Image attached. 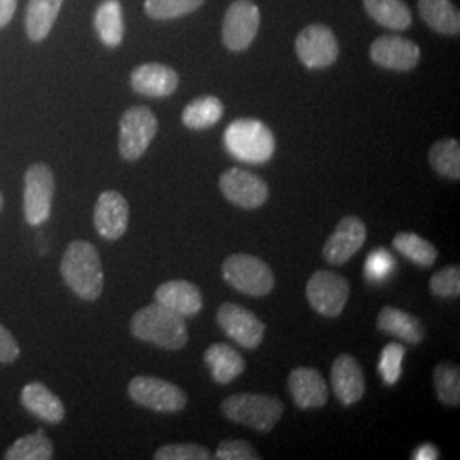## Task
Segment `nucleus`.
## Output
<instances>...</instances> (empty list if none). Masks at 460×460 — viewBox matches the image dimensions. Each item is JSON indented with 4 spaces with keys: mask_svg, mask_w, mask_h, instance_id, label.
Listing matches in <instances>:
<instances>
[{
    "mask_svg": "<svg viewBox=\"0 0 460 460\" xmlns=\"http://www.w3.org/2000/svg\"><path fill=\"white\" fill-rule=\"evenodd\" d=\"M331 387L343 406L357 404L367 389L362 367L353 355H340L331 368Z\"/></svg>",
    "mask_w": 460,
    "mask_h": 460,
    "instance_id": "obj_17",
    "label": "nucleus"
},
{
    "mask_svg": "<svg viewBox=\"0 0 460 460\" xmlns=\"http://www.w3.org/2000/svg\"><path fill=\"white\" fill-rule=\"evenodd\" d=\"M217 324L237 345L254 349L263 343L264 326L256 314L234 302H226L217 311Z\"/></svg>",
    "mask_w": 460,
    "mask_h": 460,
    "instance_id": "obj_11",
    "label": "nucleus"
},
{
    "mask_svg": "<svg viewBox=\"0 0 460 460\" xmlns=\"http://www.w3.org/2000/svg\"><path fill=\"white\" fill-rule=\"evenodd\" d=\"M296 51L307 68H326L338 60L340 45L328 26L311 24L296 36Z\"/></svg>",
    "mask_w": 460,
    "mask_h": 460,
    "instance_id": "obj_12",
    "label": "nucleus"
},
{
    "mask_svg": "<svg viewBox=\"0 0 460 460\" xmlns=\"http://www.w3.org/2000/svg\"><path fill=\"white\" fill-rule=\"evenodd\" d=\"M377 329L408 345H420L427 338V328L412 314L395 307H384L377 315Z\"/></svg>",
    "mask_w": 460,
    "mask_h": 460,
    "instance_id": "obj_21",
    "label": "nucleus"
},
{
    "mask_svg": "<svg viewBox=\"0 0 460 460\" xmlns=\"http://www.w3.org/2000/svg\"><path fill=\"white\" fill-rule=\"evenodd\" d=\"M429 164L444 178L460 180V144L456 138H444L429 148Z\"/></svg>",
    "mask_w": 460,
    "mask_h": 460,
    "instance_id": "obj_30",
    "label": "nucleus"
},
{
    "mask_svg": "<svg viewBox=\"0 0 460 460\" xmlns=\"http://www.w3.org/2000/svg\"><path fill=\"white\" fill-rule=\"evenodd\" d=\"M393 246L406 260L423 268L431 266L438 258V249L414 232H399L393 239Z\"/></svg>",
    "mask_w": 460,
    "mask_h": 460,
    "instance_id": "obj_29",
    "label": "nucleus"
},
{
    "mask_svg": "<svg viewBox=\"0 0 460 460\" xmlns=\"http://www.w3.org/2000/svg\"><path fill=\"white\" fill-rule=\"evenodd\" d=\"M130 331L137 340L164 349H181L190 340L184 317L159 302L135 313Z\"/></svg>",
    "mask_w": 460,
    "mask_h": 460,
    "instance_id": "obj_2",
    "label": "nucleus"
},
{
    "mask_svg": "<svg viewBox=\"0 0 460 460\" xmlns=\"http://www.w3.org/2000/svg\"><path fill=\"white\" fill-rule=\"evenodd\" d=\"M155 460H210L212 454L208 448L197 444H172L161 447L155 456Z\"/></svg>",
    "mask_w": 460,
    "mask_h": 460,
    "instance_id": "obj_36",
    "label": "nucleus"
},
{
    "mask_svg": "<svg viewBox=\"0 0 460 460\" xmlns=\"http://www.w3.org/2000/svg\"><path fill=\"white\" fill-rule=\"evenodd\" d=\"M68 288L87 302L98 300L104 288V271L98 249L87 241H74L66 247L60 264Z\"/></svg>",
    "mask_w": 460,
    "mask_h": 460,
    "instance_id": "obj_1",
    "label": "nucleus"
},
{
    "mask_svg": "<svg viewBox=\"0 0 460 460\" xmlns=\"http://www.w3.org/2000/svg\"><path fill=\"white\" fill-rule=\"evenodd\" d=\"M4 457L7 460H49L53 457V444L43 429H38L16 440Z\"/></svg>",
    "mask_w": 460,
    "mask_h": 460,
    "instance_id": "obj_31",
    "label": "nucleus"
},
{
    "mask_svg": "<svg viewBox=\"0 0 460 460\" xmlns=\"http://www.w3.org/2000/svg\"><path fill=\"white\" fill-rule=\"evenodd\" d=\"M205 0H146V13L159 21L186 16L203 4Z\"/></svg>",
    "mask_w": 460,
    "mask_h": 460,
    "instance_id": "obj_33",
    "label": "nucleus"
},
{
    "mask_svg": "<svg viewBox=\"0 0 460 460\" xmlns=\"http://www.w3.org/2000/svg\"><path fill=\"white\" fill-rule=\"evenodd\" d=\"M393 256L380 249L370 252L368 254V260H367V277L370 279H380L389 275V270L393 268Z\"/></svg>",
    "mask_w": 460,
    "mask_h": 460,
    "instance_id": "obj_38",
    "label": "nucleus"
},
{
    "mask_svg": "<svg viewBox=\"0 0 460 460\" xmlns=\"http://www.w3.org/2000/svg\"><path fill=\"white\" fill-rule=\"evenodd\" d=\"M159 121L147 106H133L119 121V154L125 161H138L157 135Z\"/></svg>",
    "mask_w": 460,
    "mask_h": 460,
    "instance_id": "obj_6",
    "label": "nucleus"
},
{
    "mask_svg": "<svg viewBox=\"0 0 460 460\" xmlns=\"http://www.w3.org/2000/svg\"><path fill=\"white\" fill-rule=\"evenodd\" d=\"M210 376L218 385H227L246 370L243 355L226 343H214L203 355Z\"/></svg>",
    "mask_w": 460,
    "mask_h": 460,
    "instance_id": "obj_22",
    "label": "nucleus"
},
{
    "mask_svg": "<svg viewBox=\"0 0 460 460\" xmlns=\"http://www.w3.org/2000/svg\"><path fill=\"white\" fill-rule=\"evenodd\" d=\"M224 116V104L215 96L193 99L182 111V123L190 130H207L217 125Z\"/></svg>",
    "mask_w": 460,
    "mask_h": 460,
    "instance_id": "obj_28",
    "label": "nucleus"
},
{
    "mask_svg": "<svg viewBox=\"0 0 460 460\" xmlns=\"http://www.w3.org/2000/svg\"><path fill=\"white\" fill-rule=\"evenodd\" d=\"M261 14L256 4L251 0H235L230 4L224 19L222 40L232 51L246 49L260 31Z\"/></svg>",
    "mask_w": 460,
    "mask_h": 460,
    "instance_id": "obj_13",
    "label": "nucleus"
},
{
    "mask_svg": "<svg viewBox=\"0 0 460 460\" xmlns=\"http://www.w3.org/2000/svg\"><path fill=\"white\" fill-rule=\"evenodd\" d=\"M222 277L234 290L251 296H264L275 288L273 270L252 254H232L222 263Z\"/></svg>",
    "mask_w": 460,
    "mask_h": 460,
    "instance_id": "obj_5",
    "label": "nucleus"
},
{
    "mask_svg": "<svg viewBox=\"0 0 460 460\" xmlns=\"http://www.w3.org/2000/svg\"><path fill=\"white\" fill-rule=\"evenodd\" d=\"M224 146L232 157L249 163H268L277 148L271 130L260 119L241 118L232 121L224 133Z\"/></svg>",
    "mask_w": 460,
    "mask_h": 460,
    "instance_id": "obj_3",
    "label": "nucleus"
},
{
    "mask_svg": "<svg viewBox=\"0 0 460 460\" xmlns=\"http://www.w3.org/2000/svg\"><path fill=\"white\" fill-rule=\"evenodd\" d=\"M21 402L28 411L47 423L55 425L66 418L64 402L41 382L28 384L21 393Z\"/></svg>",
    "mask_w": 460,
    "mask_h": 460,
    "instance_id": "obj_23",
    "label": "nucleus"
},
{
    "mask_svg": "<svg viewBox=\"0 0 460 460\" xmlns=\"http://www.w3.org/2000/svg\"><path fill=\"white\" fill-rule=\"evenodd\" d=\"M288 391L300 410H317L326 406L329 387L326 378L315 368L296 367L288 376Z\"/></svg>",
    "mask_w": 460,
    "mask_h": 460,
    "instance_id": "obj_18",
    "label": "nucleus"
},
{
    "mask_svg": "<svg viewBox=\"0 0 460 460\" xmlns=\"http://www.w3.org/2000/svg\"><path fill=\"white\" fill-rule=\"evenodd\" d=\"M2 207H4V198H2V193H0V210H2Z\"/></svg>",
    "mask_w": 460,
    "mask_h": 460,
    "instance_id": "obj_42",
    "label": "nucleus"
},
{
    "mask_svg": "<svg viewBox=\"0 0 460 460\" xmlns=\"http://www.w3.org/2000/svg\"><path fill=\"white\" fill-rule=\"evenodd\" d=\"M418 7L431 30L448 36L460 33L459 11L450 0H420Z\"/></svg>",
    "mask_w": 460,
    "mask_h": 460,
    "instance_id": "obj_24",
    "label": "nucleus"
},
{
    "mask_svg": "<svg viewBox=\"0 0 460 460\" xmlns=\"http://www.w3.org/2000/svg\"><path fill=\"white\" fill-rule=\"evenodd\" d=\"M305 296L315 313L334 319L345 311L349 296V283L338 273L321 270L315 271L307 281Z\"/></svg>",
    "mask_w": 460,
    "mask_h": 460,
    "instance_id": "obj_8",
    "label": "nucleus"
},
{
    "mask_svg": "<svg viewBox=\"0 0 460 460\" xmlns=\"http://www.w3.org/2000/svg\"><path fill=\"white\" fill-rule=\"evenodd\" d=\"M180 85V75L174 68L163 64H144L132 72L135 93L148 98H167Z\"/></svg>",
    "mask_w": 460,
    "mask_h": 460,
    "instance_id": "obj_20",
    "label": "nucleus"
},
{
    "mask_svg": "<svg viewBox=\"0 0 460 460\" xmlns=\"http://www.w3.org/2000/svg\"><path fill=\"white\" fill-rule=\"evenodd\" d=\"M370 58L384 68L410 72L418 66L421 49L411 40L401 36H380L370 47Z\"/></svg>",
    "mask_w": 460,
    "mask_h": 460,
    "instance_id": "obj_15",
    "label": "nucleus"
},
{
    "mask_svg": "<svg viewBox=\"0 0 460 460\" xmlns=\"http://www.w3.org/2000/svg\"><path fill=\"white\" fill-rule=\"evenodd\" d=\"M19 357V345L14 336L0 324V363H11Z\"/></svg>",
    "mask_w": 460,
    "mask_h": 460,
    "instance_id": "obj_39",
    "label": "nucleus"
},
{
    "mask_svg": "<svg viewBox=\"0 0 460 460\" xmlns=\"http://www.w3.org/2000/svg\"><path fill=\"white\" fill-rule=\"evenodd\" d=\"M64 0H30L26 11V31L33 41H41L49 36Z\"/></svg>",
    "mask_w": 460,
    "mask_h": 460,
    "instance_id": "obj_27",
    "label": "nucleus"
},
{
    "mask_svg": "<svg viewBox=\"0 0 460 460\" xmlns=\"http://www.w3.org/2000/svg\"><path fill=\"white\" fill-rule=\"evenodd\" d=\"M94 26L98 31L101 41L115 49L123 41L125 34V22H123V7L119 0H102L96 11Z\"/></svg>",
    "mask_w": 460,
    "mask_h": 460,
    "instance_id": "obj_25",
    "label": "nucleus"
},
{
    "mask_svg": "<svg viewBox=\"0 0 460 460\" xmlns=\"http://www.w3.org/2000/svg\"><path fill=\"white\" fill-rule=\"evenodd\" d=\"M404 355H406V348L397 343H391L382 349L378 372L387 385H394L395 382L401 378Z\"/></svg>",
    "mask_w": 460,
    "mask_h": 460,
    "instance_id": "obj_34",
    "label": "nucleus"
},
{
    "mask_svg": "<svg viewBox=\"0 0 460 460\" xmlns=\"http://www.w3.org/2000/svg\"><path fill=\"white\" fill-rule=\"evenodd\" d=\"M155 302L182 317H195L203 309V294L191 281L169 279L155 290Z\"/></svg>",
    "mask_w": 460,
    "mask_h": 460,
    "instance_id": "obj_19",
    "label": "nucleus"
},
{
    "mask_svg": "<svg viewBox=\"0 0 460 460\" xmlns=\"http://www.w3.org/2000/svg\"><path fill=\"white\" fill-rule=\"evenodd\" d=\"M368 16L380 26L402 31L411 24V11L404 0H363Z\"/></svg>",
    "mask_w": 460,
    "mask_h": 460,
    "instance_id": "obj_26",
    "label": "nucleus"
},
{
    "mask_svg": "<svg viewBox=\"0 0 460 460\" xmlns=\"http://www.w3.org/2000/svg\"><path fill=\"white\" fill-rule=\"evenodd\" d=\"M133 402L155 412H180L188 404V395L172 382L157 377L133 378L128 384Z\"/></svg>",
    "mask_w": 460,
    "mask_h": 460,
    "instance_id": "obj_7",
    "label": "nucleus"
},
{
    "mask_svg": "<svg viewBox=\"0 0 460 460\" xmlns=\"http://www.w3.org/2000/svg\"><path fill=\"white\" fill-rule=\"evenodd\" d=\"M220 410L232 423L270 433L281 420L285 404L275 395L241 393L226 397Z\"/></svg>",
    "mask_w": 460,
    "mask_h": 460,
    "instance_id": "obj_4",
    "label": "nucleus"
},
{
    "mask_svg": "<svg viewBox=\"0 0 460 460\" xmlns=\"http://www.w3.org/2000/svg\"><path fill=\"white\" fill-rule=\"evenodd\" d=\"M215 459L218 460H261V456L256 448L246 440H222L217 447Z\"/></svg>",
    "mask_w": 460,
    "mask_h": 460,
    "instance_id": "obj_37",
    "label": "nucleus"
},
{
    "mask_svg": "<svg viewBox=\"0 0 460 460\" xmlns=\"http://www.w3.org/2000/svg\"><path fill=\"white\" fill-rule=\"evenodd\" d=\"M435 391L447 406L457 408L460 404V370L454 363H438L433 372Z\"/></svg>",
    "mask_w": 460,
    "mask_h": 460,
    "instance_id": "obj_32",
    "label": "nucleus"
},
{
    "mask_svg": "<svg viewBox=\"0 0 460 460\" xmlns=\"http://www.w3.org/2000/svg\"><path fill=\"white\" fill-rule=\"evenodd\" d=\"M55 176L47 164H33L24 176V217L30 226L45 224L51 215Z\"/></svg>",
    "mask_w": 460,
    "mask_h": 460,
    "instance_id": "obj_9",
    "label": "nucleus"
},
{
    "mask_svg": "<svg viewBox=\"0 0 460 460\" xmlns=\"http://www.w3.org/2000/svg\"><path fill=\"white\" fill-rule=\"evenodd\" d=\"M218 188L232 205L244 210L261 208L270 198L268 184L260 176L241 167H230L222 172Z\"/></svg>",
    "mask_w": 460,
    "mask_h": 460,
    "instance_id": "obj_10",
    "label": "nucleus"
},
{
    "mask_svg": "<svg viewBox=\"0 0 460 460\" xmlns=\"http://www.w3.org/2000/svg\"><path fill=\"white\" fill-rule=\"evenodd\" d=\"M438 457H440V452L433 445L429 444L418 447L411 456V459L414 460H437Z\"/></svg>",
    "mask_w": 460,
    "mask_h": 460,
    "instance_id": "obj_41",
    "label": "nucleus"
},
{
    "mask_svg": "<svg viewBox=\"0 0 460 460\" xmlns=\"http://www.w3.org/2000/svg\"><path fill=\"white\" fill-rule=\"evenodd\" d=\"M130 207L118 191H102L94 208V226L106 241H118L128 229Z\"/></svg>",
    "mask_w": 460,
    "mask_h": 460,
    "instance_id": "obj_16",
    "label": "nucleus"
},
{
    "mask_svg": "<svg viewBox=\"0 0 460 460\" xmlns=\"http://www.w3.org/2000/svg\"><path fill=\"white\" fill-rule=\"evenodd\" d=\"M429 292L440 298H454L460 296V268L447 266L437 271L429 279Z\"/></svg>",
    "mask_w": 460,
    "mask_h": 460,
    "instance_id": "obj_35",
    "label": "nucleus"
},
{
    "mask_svg": "<svg viewBox=\"0 0 460 460\" xmlns=\"http://www.w3.org/2000/svg\"><path fill=\"white\" fill-rule=\"evenodd\" d=\"M367 241V226L362 218L348 215L340 220L334 232L331 234L323 247V256L329 264L348 263Z\"/></svg>",
    "mask_w": 460,
    "mask_h": 460,
    "instance_id": "obj_14",
    "label": "nucleus"
},
{
    "mask_svg": "<svg viewBox=\"0 0 460 460\" xmlns=\"http://www.w3.org/2000/svg\"><path fill=\"white\" fill-rule=\"evenodd\" d=\"M17 0H0V28L9 24L16 13Z\"/></svg>",
    "mask_w": 460,
    "mask_h": 460,
    "instance_id": "obj_40",
    "label": "nucleus"
}]
</instances>
